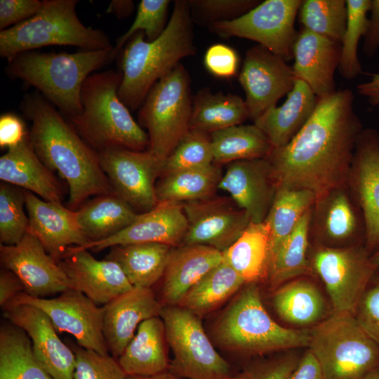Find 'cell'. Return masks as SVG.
<instances>
[{"label":"cell","instance_id":"obj_29","mask_svg":"<svg viewBox=\"0 0 379 379\" xmlns=\"http://www.w3.org/2000/svg\"><path fill=\"white\" fill-rule=\"evenodd\" d=\"M165 329L160 317L142 321L118 361L127 376L152 375L168 371Z\"/></svg>","mask_w":379,"mask_h":379},{"label":"cell","instance_id":"obj_42","mask_svg":"<svg viewBox=\"0 0 379 379\" xmlns=\"http://www.w3.org/2000/svg\"><path fill=\"white\" fill-rule=\"evenodd\" d=\"M299 18L304 29L341 43L347 23L346 1H302Z\"/></svg>","mask_w":379,"mask_h":379},{"label":"cell","instance_id":"obj_49","mask_svg":"<svg viewBox=\"0 0 379 379\" xmlns=\"http://www.w3.org/2000/svg\"><path fill=\"white\" fill-rule=\"evenodd\" d=\"M193 8L208 25L241 17L258 5L257 0H193L188 1Z\"/></svg>","mask_w":379,"mask_h":379},{"label":"cell","instance_id":"obj_34","mask_svg":"<svg viewBox=\"0 0 379 379\" xmlns=\"http://www.w3.org/2000/svg\"><path fill=\"white\" fill-rule=\"evenodd\" d=\"M272 302L281 319L296 326H315L324 319L326 312L325 301L318 287L299 277L275 288Z\"/></svg>","mask_w":379,"mask_h":379},{"label":"cell","instance_id":"obj_28","mask_svg":"<svg viewBox=\"0 0 379 379\" xmlns=\"http://www.w3.org/2000/svg\"><path fill=\"white\" fill-rule=\"evenodd\" d=\"M318 100L305 81L295 78L286 101L279 107L276 105L267 109L254 121V124L265 134L273 149L282 147L305 125Z\"/></svg>","mask_w":379,"mask_h":379},{"label":"cell","instance_id":"obj_50","mask_svg":"<svg viewBox=\"0 0 379 379\" xmlns=\"http://www.w3.org/2000/svg\"><path fill=\"white\" fill-rule=\"evenodd\" d=\"M301 356L292 350L254 363L244 369L247 379H289Z\"/></svg>","mask_w":379,"mask_h":379},{"label":"cell","instance_id":"obj_12","mask_svg":"<svg viewBox=\"0 0 379 379\" xmlns=\"http://www.w3.org/2000/svg\"><path fill=\"white\" fill-rule=\"evenodd\" d=\"M364 244L319 247L312 265L324 282L335 312L354 313L375 269Z\"/></svg>","mask_w":379,"mask_h":379},{"label":"cell","instance_id":"obj_2","mask_svg":"<svg viewBox=\"0 0 379 379\" xmlns=\"http://www.w3.org/2000/svg\"><path fill=\"white\" fill-rule=\"evenodd\" d=\"M21 109L32 121L29 138L35 153L68 185L69 208L76 211L93 195L114 193L98 152L44 96L38 93L26 95Z\"/></svg>","mask_w":379,"mask_h":379},{"label":"cell","instance_id":"obj_32","mask_svg":"<svg viewBox=\"0 0 379 379\" xmlns=\"http://www.w3.org/2000/svg\"><path fill=\"white\" fill-rule=\"evenodd\" d=\"M75 211L78 224L90 241L102 240L117 234L138 215L115 193L96 196Z\"/></svg>","mask_w":379,"mask_h":379},{"label":"cell","instance_id":"obj_8","mask_svg":"<svg viewBox=\"0 0 379 379\" xmlns=\"http://www.w3.org/2000/svg\"><path fill=\"white\" fill-rule=\"evenodd\" d=\"M308 350L325 379H358L379 368V345L352 313L333 312L314 326Z\"/></svg>","mask_w":379,"mask_h":379},{"label":"cell","instance_id":"obj_23","mask_svg":"<svg viewBox=\"0 0 379 379\" xmlns=\"http://www.w3.org/2000/svg\"><path fill=\"white\" fill-rule=\"evenodd\" d=\"M28 213L27 232L37 239L46 252L58 262L67 250L81 247L90 241L82 232L76 211L61 203L48 201L25 190Z\"/></svg>","mask_w":379,"mask_h":379},{"label":"cell","instance_id":"obj_38","mask_svg":"<svg viewBox=\"0 0 379 379\" xmlns=\"http://www.w3.org/2000/svg\"><path fill=\"white\" fill-rule=\"evenodd\" d=\"M0 379H53L36 360L29 335L10 321L0 328Z\"/></svg>","mask_w":379,"mask_h":379},{"label":"cell","instance_id":"obj_20","mask_svg":"<svg viewBox=\"0 0 379 379\" xmlns=\"http://www.w3.org/2000/svg\"><path fill=\"white\" fill-rule=\"evenodd\" d=\"M4 316L27 333L36 360L53 379H74L75 354L60 340L43 311L32 305H19L4 310Z\"/></svg>","mask_w":379,"mask_h":379},{"label":"cell","instance_id":"obj_14","mask_svg":"<svg viewBox=\"0 0 379 379\" xmlns=\"http://www.w3.org/2000/svg\"><path fill=\"white\" fill-rule=\"evenodd\" d=\"M100 162L114 193L132 208L150 211L159 203L156 178L164 160L149 150L115 147L98 152Z\"/></svg>","mask_w":379,"mask_h":379},{"label":"cell","instance_id":"obj_60","mask_svg":"<svg viewBox=\"0 0 379 379\" xmlns=\"http://www.w3.org/2000/svg\"><path fill=\"white\" fill-rule=\"evenodd\" d=\"M370 261L374 269L379 267V248L370 255Z\"/></svg>","mask_w":379,"mask_h":379},{"label":"cell","instance_id":"obj_45","mask_svg":"<svg viewBox=\"0 0 379 379\" xmlns=\"http://www.w3.org/2000/svg\"><path fill=\"white\" fill-rule=\"evenodd\" d=\"M213 164L210 136L205 133L190 130L164 160L161 174L204 168Z\"/></svg>","mask_w":379,"mask_h":379},{"label":"cell","instance_id":"obj_10","mask_svg":"<svg viewBox=\"0 0 379 379\" xmlns=\"http://www.w3.org/2000/svg\"><path fill=\"white\" fill-rule=\"evenodd\" d=\"M173 359L168 371L184 379H226L233 373L215 349L200 317L179 305H164L160 314Z\"/></svg>","mask_w":379,"mask_h":379},{"label":"cell","instance_id":"obj_7","mask_svg":"<svg viewBox=\"0 0 379 379\" xmlns=\"http://www.w3.org/2000/svg\"><path fill=\"white\" fill-rule=\"evenodd\" d=\"M31 18L0 32V55L7 61L18 55L48 46H72L84 51L113 46L101 29L86 27L79 20L77 0H43Z\"/></svg>","mask_w":379,"mask_h":379},{"label":"cell","instance_id":"obj_43","mask_svg":"<svg viewBox=\"0 0 379 379\" xmlns=\"http://www.w3.org/2000/svg\"><path fill=\"white\" fill-rule=\"evenodd\" d=\"M347 23L341 41L339 71L347 79L357 77L361 72L357 48L359 40L364 37L368 25L367 13L371 0H347Z\"/></svg>","mask_w":379,"mask_h":379},{"label":"cell","instance_id":"obj_33","mask_svg":"<svg viewBox=\"0 0 379 379\" xmlns=\"http://www.w3.org/2000/svg\"><path fill=\"white\" fill-rule=\"evenodd\" d=\"M171 248L159 243L114 246L105 259L117 262L134 287L151 288L163 277Z\"/></svg>","mask_w":379,"mask_h":379},{"label":"cell","instance_id":"obj_46","mask_svg":"<svg viewBox=\"0 0 379 379\" xmlns=\"http://www.w3.org/2000/svg\"><path fill=\"white\" fill-rule=\"evenodd\" d=\"M170 1L142 0L138 7L135 20L129 29L117 41L114 48L117 55L127 41L137 32H143L147 41H152L164 31Z\"/></svg>","mask_w":379,"mask_h":379},{"label":"cell","instance_id":"obj_47","mask_svg":"<svg viewBox=\"0 0 379 379\" xmlns=\"http://www.w3.org/2000/svg\"><path fill=\"white\" fill-rule=\"evenodd\" d=\"M76 365L74 379H126L127 375L114 357L102 355L80 345L71 346Z\"/></svg>","mask_w":379,"mask_h":379},{"label":"cell","instance_id":"obj_59","mask_svg":"<svg viewBox=\"0 0 379 379\" xmlns=\"http://www.w3.org/2000/svg\"><path fill=\"white\" fill-rule=\"evenodd\" d=\"M126 379H184L169 371L159 373L152 375H128Z\"/></svg>","mask_w":379,"mask_h":379},{"label":"cell","instance_id":"obj_27","mask_svg":"<svg viewBox=\"0 0 379 379\" xmlns=\"http://www.w3.org/2000/svg\"><path fill=\"white\" fill-rule=\"evenodd\" d=\"M0 179L37 194L44 200L61 203L62 187L53 171L35 153L29 135L0 157Z\"/></svg>","mask_w":379,"mask_h":379},{"label":"cell","instance_id":"obj_62","mask_svg":"<svg viewBox=\"0 0 379 379\" xmlns=\"http://www.w3.org/2000/svg\"><path fill=\"white\" fill-rule=\"evenodd\" d=\"M226 379H247L246 375L243 371L242 372L238 373L237 374H233L230 377Z\"/></svg>","mask_w":379,"mask_h":379},{"label":"cell","instance_id":"obj_44","mask_svg":"<svg viewBox=\"0 0 379 379\" xmlns=\"http://www.w3.org/2000/svg\"><path fill=\"white\" fill-rule=\"evenodd\" d=\"M25 190L13 185H0V241L4 245L18 244L27 232L29 218L24 211Z\"/></svg>","mask_w":379,"mask_h":379},{"label":"cell","instance_id":"obj_1","mask_svg":"<svg viewBox=\"0 0 379 379\" xmlns=\"http://www.w3.org/2000/svg\"><path fill=\"white\" fill-rule=\"evenodd\" d=\"M361 131L352 91H336L319 98L294 138L267 157L278 187L307 190L318 200L347 186Z\"/></svg>","mask_w":379,"mask_h":379},{"label":"cell","instance_id":"obj_55","mask_svg":"<svg viewBox=\"0 0 379 379\" xmlns=\"http://www.w3.org/2000/svg\"><path fill=\"white\" fill-rule=\"evenodd\" d=\"M25 292L21 280L13 272L4 269L0 273V305L6 307L19 293Z\"/></svg>","mask_w":379,"mask_h":379},{"label":"cell","instance_id":"obj_21","mask_svg":"<svg viewBox=\"0 0 379 379\" xmlns=\"http://www.w3.org/2000/svg\"><path fill=\"white\" fill-rule=\"evenodd\" d=\"M188 222L182 203L159 202L117 234L96 241H90L78 249L100 251L114 246L159 243L177 247L182 245Z\"/></svg>","mask_w":379,"mask_h":379},{"label":"cell","instance_id":"obj_6","mask_svg":"<svg viewBox=\"0 0 379 379\" xmlns=\"http://www.w3.org/2000/svg\"><path fill=\"white\" fill-rule=\"evenodd\" d=\"M246 285L215 324L218 344L224 350L246 355L308 347L310 331L277 323L266 311L256 283Z\"/></svg>","mask_w":379,"mask_h":379},{"label":"cell","instance_id":"obj_30","mask_svg":"<svg viewBox=\"0 0 379 379\" xmlns=\"http://www.w3.org/2000/svg\"><path fill=\"white\" fill-rule=\"evenodd\" d=\"M270 230L264 221L251 222L239 237L222 252L229 265L246 284L267 277L270 262Z\"/></svg>","mask_w":379,"mask_h":379},{"label":"cell","instance_id":"obj_9","mask_svg":"<svg viewBox=\"0 0 379 379\" xmlns=\"http://www.w3.org/2000/svg\"><path fill=\"white\" fill-rule=\"evenodd\" d=\"M192 108L187 70L178 64L158 81L140 107V124L147 130V150L165 160L190 131Z\"/></svg>","mask_w":379,"mask_h":379},{"label":"cell","instance_id":"obj_57","mask_svg":"<svg viewBox=\"0 0 379 379\" xmlns=\"http://www.w3.org/2000/svg\"><path fill=\"white\" fill-rule=\"evenodd\" d=\"M357 91L366 98L371 105H379V73L373 74L369 81L358 85Z\"/></svg>","mask_w":379,"mask_h":379},{"label":"cell","instance_id":"obj_17","mask_svg":"<svg viewBox=\"0 0 379 379\" xmlns=\"http://www.w3.org/2000/svg\"><path fill=\"white\" fill-rule=\"evenodd\" d=\"M362 215L364 246L371 255L379 248V134L372 128L359 133L348 179Z\"/></svg>","mask_w":379,"mask_h":379},{"label":"cell","instance_id":"obj_31","mask_svg":"<svg viewBox=\"0 0 379 379\" xmlns=\"http://www.w3.org/2000/svg\"><path fill=\"white\" fill-rule=\"evenodd\" d=\"M347 186L335 189L317 200V230L326 241L342 243L365 237L360 211L352 204Z\"/></svg>","mask_w":379,"mask_h":379},{"label":"cell","instance_id":"obj_48","mask_svg":"<svg viewBox=\"0 0 379 379\" xmlns=\"http://www.w3.org/2000/svg\"><path fill=\"white\" fill-rule=\"evenodd\" d=\"M353 314L362 328L379 345V267L375 269Z\"/></svg>","mask_w":379,"mask_h":379},{"label":"cell","instance_id":"obj_37","mask_svg":"<svg viewBox=\"0 0 379 379\" xmlns=\"http://www.w3.org/2000/svg\"><path fill=\"white\" fill-rule=\"evenodd\" d=\"M215 164L267 158L272 146L265 134L255 124L236 125L210 133Z\"/></svg>","mask_w":379,"mask_h":379},{"label":"cell","instance_id":"obj_19","mask_svg":"<svg viewBox=\"0 0 379 379\" xmlns=\"http://www.w3.org/2000/svg\"><path fill=\"white\" fill-rule=\"evenodd\" d=\"M278 185L267 158L244 159L227 164L218 189L249 216L251 222L265 221L274 199Z\"/></svg>","mask_w":379,"mask_h":379},{"label":"cell","instance_id":"obj_61","mask_svg":"<svg viewBox=\"0 0 379 379\" xmlns=\"http://www.w3.org/2000/svg\"><path fill=\"white\" fill-rule=\"evenodd\" d=\"M358 379H379V368Z\"/></svg>","mask_w":379,"mask_h":379},{"label":"cell","instance_id":"obj_13","mask_svg":"<svg viewBox=\"0 0 379 379\" xmlns=\"http://www.w3.org/2000/svg\"><path fill=\"white\" fill-rule=\"evenodd\" d=\"M19 305L40 309L48 317L57 331L72 335L81 347L102 355L109 354L102 332L104 307H99L83 293L69 289L56 298H45L22 292L3 310Z\"/></svg>","mask_w":379,"mask_h":379},{"label":"cell","instance_id":"obj_11","mask_svg":"<svg viewBox=\"0 0 379 379\" xmlns=\"http://www.w3.org/2000/svg\"><path fill=\"white\" fill-rule=\"evenodd\" d=\"M301 0H266L234 20L213 22L211 32L222 38L254 41L285 61L293 58L298 32L295 20Z\"/></svg>","mask_w":379,"mask_h":379},{"label":"cell","instance_id":"obj_3","mask_svg":"<svg viewBox=\"0 0 379 379\" xmlns=\"http://www.w3.org/2000/svg\"><path fill=\"white\" fill-rule=\"evenodd\" d=\"M145 37L141 32L133 35L121 56L118 96L132 110L140 107L152 86L180 60L195 55L188 1H175L172 15L157 39L148 41Z\"/></svg>","mask_w":379,"mask_h":379},{"label":"cell","instance_id":"obj_51","mask_svg":"<svg viewBox=\"0 0 379 379\" xmlns=\"http://www.w3.org/2000/svg\"><path fill=\"white\" fill-rule=\"evenodd\" d=\"M204 62L211 74L220 78H230L237 72L239 57L230 46L215 44L206 50Z\"/></svg>","mask_w":379,"mask_h":379},{"label":"cell","instance_id":"obj_16","mask_svg":"<svg viewBox=\"0 0 379 379\" xmlns=\"http://www.w3.org/2000/svg\"><path fill=\"white\" fill-rule=\"evenodd\" d=\"M182 204L188 222L182 245H205L223 252L251 222L248 214L227 198L212 196Z\"/></svg>","mask_w":379,"mask_h":379},{"label":"cell","instance_id":"obj_15","mask_svg":"<svg viewBox=\"0 0 379 379\" xmlns=\"http://www.w3.org/2000/svg\"><path fill=\"white\" fill-rule=\"evenodd\" d=\"M292 67L281 57L256 45L247 50L239 81L246 94L249 118L257 119L293 88Z\"/></svg>","mask_w":379,"mask_h":379},{"label":"cell","instance_id":"obj_24","mask_svg":"<svg viewBox=\"0 0 379 379\" xmlns=\"http://www.w3.org/2000/svg\"><path fill=\"white\" fill-rule=\"evenodd\" d=\"M164 305L149 288L133 287L104 305L102 332L109 352L119 358L144 321L160 317Z\"/></svg>","mask_w":379,"mask_h":379},{"label":"cell","instance_id":"obj_4","mask_svg":"<svg viewBox=\"0 0 379 379\" xmlns=\"http://www.w3.org/2000/svg\"><path fill=\"white\" fill-rule=\"evenodd\" d=\"M114 46L77 53H22L8 62L7 74L36 88L67 119L82 112L81 88L93 72L114 58Z\"/></svg>","mask_w":379,"mask_h":379},{"label":"cell","instance_id":"obj_36","mask_svg":"<svg viewBox=\"0 0 379 379\" xmlns=\"http://www.w3.org/2000/svg\"><path fill=\"white\" fill-rule=\"evenodd\" d=\"M312 208L305 213L292 232L270 255L267 277L271 288L275 289L308 272L307 251Z\"/></svg>","mask_w":379,"mask_h":379},{"label":"cell","instance_id":"obj_58","mask_svg":"<svg viewBox=\"0 0 379 379\" xmlns=\"http://www.w3.org/2000/svg\"><path fill=\"white\" fill-rule=\"evenodd\" d=\"M133 8L134 3L131 0H112L107 8L106 12L121 19L130 15Z\"/></svg>","mask_w":379,"mask_h":379},{"label":"cell","instance_id":"obj_54","mask_svg":"<svg viewBox=\"0 0 379 379\" xmlns=\"http://www.w3.org/2000/svg\"><path fill=\"white\" fill-rule=\"evenodd\" d=\"M371 17L368 20L366 34L364 36L363 51L368 56H373L379 48V0H371Z\"/></svg>","mask_w":379,"mask_h":379},{"label":"cell","instance_id":"obj_39","mask_svg":"<svg viewBox=\"0 0 379 379\" xmlns=\"http://www.w3.org/2000/svg\"><path fill=\"white\" fill-rule=\"evenodd\" d=\"M222 175L218 164L163 175L156 185L159 202H187L212 197Z\"/></svg>","mask_w":379,"mask_h":379},{"label":"cell","instance_id":"obj_18","mask_svg":"<svg viewBox=\"0 0 379 379\" xmlns=\"http://www.w3.org/2000/svg\"><path fill=\"white\" fill-rule=\"evenodd\" d=\"M0 260L4 269L18 276L25 293L31 296L44 298L72 289L71 281L59 263L28 232L15 245L1 244Z\"/></svg>","mask_w":379,"mask_h":379},{"label":"cell","instance_id":"obj_35","mask_svg":"<svg viewBox=\"0 0 379 379\" xmlns=\"http://www.w3.org/2000/svg\"><path fill=\"white\" fill-rule=\"evenodd\" d=\"M248 118V111L241 97L204 88L192 99L190 130L211 133L239 125Z\"/></svg>","mask_w":379,"mask_h":379},{"label":"cell","instance_id":"obj_26","mask_svg":"<svg viewBox=\"0 0 379 379\" xmlns=\"http://www.w3.org/2000/svg\"><path fill=\"white\" fill-rule=\"evenodd\" d=\"M222 261V252L211 246L172 247L163 275V305H178L188 291Z\"/></svg>","mask_w":379,"mask_h":379},{"label":"cell","instance_id":"obj_56","mask_svg":"<svg viewBox=\"0 0 379 379\" xmlns=\"http://www.w3.org/2000/svg\"><path fill=\"white\" fill-rule=\"evenodd\" d=\"M289 379H325L315 357L307 350L301 355L296 368Z\"/></svg>","mask_w":379,"mask_h":379},{"label":"cell","instance_id":"obj_53","mask_svg":"<svg viewBox=\"0 0 379 379\" xmlns=\"http://www.w3.org/2000/svg\"><path fill=\"white\" fill-rule=\"evenodd\" d=\"M29 135L22 120L12 113L0 117V147L7 148L21 143Z\"/></svg>","mask_w":379,"mask_h":379},{"label":"cell","instance_id":"obj_41","mask_svg":"<svg viewBox=\"0 0 379 379\" xmlns=\"http://www.w3.org/2000/svg\"><path fill=\"white\" fill-rule=\"evenodd\" d=\"M316 201V195L310 190L278 187L265 220L270 230V257Z\"/></svg>","mask_w":379,"mask_h":379},{"label":"cell","instance_id":"obj_5","mask_svg":"<svg viewBox=\"0 0 379 379\" xmlns=\"http://www.w3.org/2000/svg\"><path fill=\"white\" fill-rule=\"evenodd\" d=\"M122 74L110 69L91 74L81 93V113L67 121L98 152L115 147L145 151L149 137L118 96Z\"/></svg>","mask_w":379,"mask_h":379},{"label":"cell","instance_id":"obj_52","mask_svg":"<svg viewBox=\"0 0 379 379\" xmlns=\"http://www.w3.org/2000/svg\"><path fill=\"white\" fill-rule=\"evenodd\" d=\"M43 1L39 0H0L1 31L21 23L41 10Z\"/></svg>","mask_w":379,"mask_h":379},{"label":"cell","instance_id":"obj_22","mask_svg":"<svg viewBox=\"0 0 379 379\" xmlns=\"http://www.w3.org/2000/svg\"><path fill=\"white\" fill-rule=\"evenodd\" d=\"M72 284L96 305H107L134 286L119 267L109 260L95 259L86 249L69 248L58 262Z\"/></svg>","mask_w":379,"mask_h":379},{"label":"cell","instance_id":"obj_40","mask_svg":"<svg viewBox=\"0 0 379 379\" xmlns=\"http://www.w3.org/2000/svg\"><path fill=\"white\" fill-rule=\"evenodd\" d=\"M244 284L237 272L222 261L188 291L178 305L200 317L214 310Z\"/></svg>","mask_w":379,"mask_h":379},{"label":"cell","instance_id":"obj_25","mask_svg":"<svg viewBox=\"0 0 379 379\" xmlns=\"http://www.w3.org/2000/svg\"><path fill=\"white\" fill-rule=\"evenodd\" d=\"M341 44L302 28L293 49L295 77L305 81L319 98L335 90L334 73L339 67Z\"/></svg>","mask_w":379,"mask_h":379}]
</instances>
